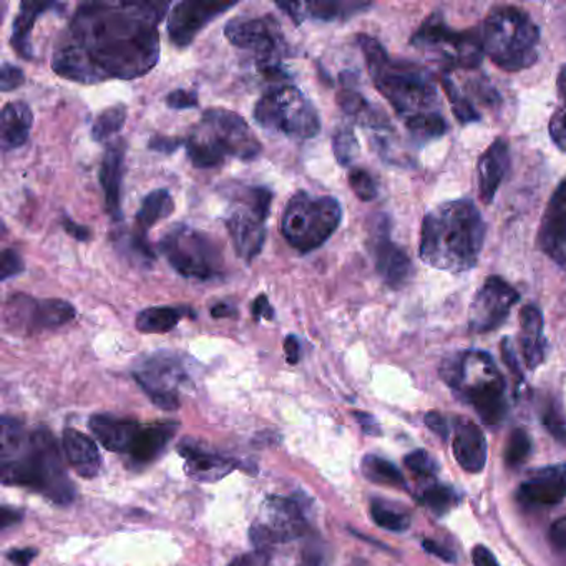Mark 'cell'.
Instances as JSON below:
<instances>
[{
  "label": "cell",
  "instance_id": "6da1fadb",
  "mask_svg": "<svg viewBox=\"0 0 566 566\" xmlns=\"http://www.w3.org/2000/svg\"><path fill=\"white\" fill-rule=\"evenodd\" d=\"M167 2H87L72 15L57 42L52 69L78 84L134 81L160 61V32Z\"/></svg>",
  "mask_w": 566,
  "mask_h": 566
},
{
  "label": "cell",
  "instance_id": "7a4b0ae2",
  "mask_svg": "<svg viewBox=\"0 0 566 566\" xmlns=\"http://www.w3.org/2000/svg\"><path fill=\"white\" fill-rule=\"evenodd\" d=\"M0 472L4 485L28 486L57 505L74 500L75 489L65 472L57 440L48 429L28 432L18 419H2Z\"/></svg>",
  "mask_w": 566,
  "mask_h": 566
},
{
  "label": "cell",
  "instance_id": "3957f363",
  "mask_svg": "<svg viewBox=\"0 0 566 566\" xmlns=\"http://www.w3.org/2000/svg\"><path fill=\"white\" fill-rule=\"evenodd\" d=\"M485 223L472 200L440 203L423 217L420 260L447 273L473 270L482 253Z\"/></svg>",
  "mask_w": 566,
  "mask_h": 566
},
{
  "label": "cell",
  "instance_id": "277c9868",
  "mask_svg": "<svg viewBox=\"0 0 566 566\" xmlns=\"http://www.w3.org/2000/svg\"><path fill=\"white\" fill-rule=\"evenodd\" d=\"M357 44L366 59L374 85L403 122L417 115L439 112V95L429 72L412 62L394 61L379 41L370 35H359Z\"/></svg>",
  "mask_w": 566,
  "mask_h": 566
},
{
  "label": "cell",
  "instance_id": "5b68a950",
  "mask_svg": "<svg viewBox=\"0 0 566 566\" xmlns=\"http://www.w3.org/2000/svg\"><path fill=\"white\" fill-rule=\"evenodd\" d=\"M442 379L472 403L486 426H499L509 412L506 384L495 360L483 350H462L443 360Z\"/></svg>",
  "mask_w": 566,
  "mask_h": 566
},
{
  "label": "cell",
  "instance_id": "8992f818",
  "mask_svg": "<svg viewBox=\"0 0 566 566\" xmlns=\"http://www.w3.org/2000/svg\"><path fill=\"white\" fill-rule=\"evenodd\" d=\"M261 142L243 117L224 108L205 112L187 138V151L195 168L220 167L228 157L250 161L260 157Z\"/></svg>",
  "mask_w": 566,
  "mask_h": 566
},
{
  "label": "cell",
  "instance_id": "52a82bcc",
  "mask_svg": "<svg viewBox=\"0 0 566 566\" xmlns=\"http://www.w3.org/2000/svg\"><path fill=\"white\" fill-rule=\"evenodd\" d=\"M480 41L483 55L502 71L520 72L538 61L539 28L523 9H492L483 22Z\"/></svg>",
  "mask_w": 566,
  "mask_h": 566
},
{
  "label": "cell",
  "instance_id": "ba28073f",
  "mask_svg": "<svg viewBox=\"0 0 566 566\" xmlns=\"http://www.w3.org/2000/svg\"><path fill=\"white\" fill-rule=\"evenodd\" d=\"M343 207L334 197H313L300 191L291 198L281 220V234L300 253L323 247L339 228Z\"/></svg>",
  "mask_w": 566,
  "mask_h": 566
},
{
  "label": "cell",
  "instance_id": "9c48e42d",
  "mask_svg": "<svg viewBox=\"0 0 566 566\" xmlns=\"http://www.w3.org/2000/svg\"><path fill=\"white\" fill-rule=\"evenodd\" d=\"M254 120L264 130L277 132L293 140H311L321 132V118L313 102L293 85L266 92L254 107Z\"/></svg>",
  "mask_w": 566,
  "mask_h": 566
},
{
  "label": "cell",
  "instance_id": "30bf717a",
  "mask_svg": "<svg viewBox=\"0 0 566 566\" xmlns=\"http://www.w3.org/2000/svg\"><path fill=\"white\" fill-rule=\"evenodd\" d=\"M160 253L188 280L210 281L223 273V254L217 241L187 224H177L164 234Z\"/></svg>",
  "mask_w": 566,
  "mask_h": 566
},
{
  "label": "cell",
  "instance_id": "8fae6325",
  "mask_svg": "<svg viewBox=\"0 0 566 566\" xmlns=\"http://www.w3.org/2000/svg\"><path fill=\"white\" fill-rule=\"evenodd\" d=\"M273 193L266 187H240L228 210L227 230L241 260L251 263L266 241V220Z\"/></svg>",
  "mask_w": 566,
  "mask_h": 566
},
{
  "label": "cell",
  "instance_id": "7c38bea8",
  "mask_svg": "<svg viewBox=\"0 0 566 566\" xmlns=\"http://www.w3.org/2000/svg\"><path fill=\"white\" fill-rule=\"evenodd\" d=\"M410 44L422 51L436 52L446 64L455 67L473 69L480 65L483 59L480 32L452 31L440 14L429 15L417 29Z\"/></svg>",
  "mask_w": 566,
  "mask_h": 566
},
{
  "label": "cell",
  "instance_id": "4fadbf2b",
  "mask_svg": "<svg viewBox=\"0 0 566 566\" xmlns=\"http://www.w3.org/2000/svg\"><path fill=\"white\" fill-rule=\"evenodd\" d=\"M224 35L234 48L253 52L261 72L280 74L277 65L286 52V42L273 18L231 19L224 28Z\"/></svg>",
  "mask_w": 566,
  "mask_h": 566
},
{
  "label": "cell",
  "instance_id": "5bb4252c",
  "mask_svg": "<svg viewBox=\"0 0 566 566\" xmlns=\"http://www.w3.org/2000/svg\"><path fill=\"white\" fill-rule=\"evenodd\" d=\"M134 379L151 402L164 410L180 407V390L190 382L184 360L174 353H157L145 357L134 369Z\"/></svg>",
  "mask_w": 566,
  "mask_h": 566
},
{
  "label": "cell",
  "instance_id": "9a60e30c",
  "mask_svg": "<svg viewBox=\"0 0 566 566\" xmlns=\"http://www.w3.org/2000/svg\"><path fill=\"white\" fill-rule=\"evenodd\" d=\"M75 307L64 300H38L24 293L12 294L4 304V324L14 333L38 334L54 331L75 319Z\"/></svg>",
  "mask_w": 566,
  "mask_h": 566
},
{
  "label": "cell",
  "instance_id": "2e32d148",
  "mask_svg": "<svg viewBox=\"0 0 566 566\" xmlns=\"http://www.w3.org/2000/svg\"><path fill=\"white\" fill-rule=\"evenodd\" d=\"M306 532V515L296 500L270 496L264 502L263 520L251 526V542L256 549H268L274 543L291 542Z\"/></svg>",
  "mask_w": 566,
  "mask_h": 566
},
{
  "label": "cell",
  "instance_id": "e0dca14e",
  "mask_svg": "<svg viewBox=\"0 0 566 566\" xmlns=\"http://www.w3.org/2000/svg\"><path fill=\"white\" fill-rule=\"evenodd\" d=\"M518 301L520 294L503 277H486L470 304V331L483 334L499 329Z\"/></svg>",
  "mask_w": 566,
  "mask_h": 566
},
{
  "label": "cell",
  "instance_id": "ac0fdd59",
  "mask_svg": "<svg viewBox=\"0 0 566 566\" xmlns=\"http://www.w3.org/2000/svg\"><path fill=\"white\" fill-rule=\"evenodd\" d=\"M233 8L237 2H180L168 14V38L177 48H188L210 22Z\"/></svg>",
  "mask_w": 566,
  "mask_h": 566
},
{
  "label": "cell",
  "instance_id": "d6986e66",
  "mask_svg": "<svg viewBox=\"0 0 566 566\" xmlns=\"http://www.w3.org/2000/svg\"><path fill=\"white\" fill-rule=\"evenodd\" d=\"M373 258L377 274L392 290L406 286L412 276V261L406 251L390 240L389 221L379 217L373 233Z\"/></svg>",
  "mask_w": 566,
  "mask_h": 566
},
{
  "label": "cell",
  "instance_id": "ffe728a7",
  "mask_svg": "<svg viewBox=\"0 0 566 566\" xmlns=\"http://www.w3.org/2000/svg\"><path fill=\"white\" fill-rule=\"evenodd\" d=\"M566 499V465L543 467L533 470L528 479L520 483L516 502L526 510H543L558 505Z\"/></svg>",
  "mask_w": 566,
  "mask_h": 566
},
{
  "label": "cell",
  "instance_id": "44dd1931",
  "mask_svg": "<svg viewBox=\"0 0 566 566\" xmlns=\"http://www.w3.org/2000/svg\"><path fill=\"white\" fill-rule=\"evenodd\" d=\"M536 240L539 250L566 271V178L546 205Z\"/></svg>",
  "mask_w": 566,
  "mask_h": 566
},
{
  "label": "cell",
  "instance_id": "7402d4cb",
  "mask_svg": "<svg viewBox=\"0 0 566 566\" xmlns=\"http://www.w3.org/2000/svg\"><path fill=\"white\" fill-rule=\"evenodd\" d=\"M127 145L124 138L112 142L102 158L101 185L104 190L105 211L114 221H120L124 217L122 213V188H124Z\"/></svg>",
  "mask_w": 566,
  "mask_h": 566
},
{
  "label": "cell",
  "instance_id": "603a6c76",
  "mask_svg": "<svg viewBox=\"0 0 566 566\" xmlns=\"http://www.w3.org/2000/svg\"><path fill=\"white\" fill-rule=\"evenodd\" d=\"M178 452L185 459L187 475L195 482H218L237 469V460L205 449L200 443L191 442V440H184L178 446Z\"/></svg>",
  "mask_w": 566,
  "mask_h": 566
},
{
  "label": "cell",
  "instance_id": "cb8c5ba5",
  "mask_svg": "<svg viewBox=\"0 0 566 566\" xmlns=\"http://www.w3.org/2000/svg\"><path fill=\"white\" fill-rule=\"evenodd\" d=\"M277 8L286 12L296 24H301L303 21H346V19L370 9V4H367V2H350V0H329V2L319 0V2H304V4H297V2L277 4Z\"/></svg>",
  "mask_w": 566,
  "mask_h": 566
},
{
  "label": "cell",
  "instance_id": "d4e9b609",
  "mask_svg": "<svg viewBox=\"0 0 566 566\" xmlns=\"http://www.w3.org/2000/svg\"><path fill=\"white\" fill-rule=\"evenodd\" d=\"M453 455L465 472L479 473L486 465V439L479 426L459 419L453 432Z\"/></svg>",
  "mask_w": 566,
  "mask_h": 566
},
{
  "label": "cell",
  "instance_id": "484cf974",
  "mask_svg": "<svg viewBox=\"0 0 566 566\" xmlns=\"http://www.w3.org/2000/svg\"><path fill=\"white\" fill-rule=\"evenodd\" d=\"M509 168V142L496 138L479 160V195L483 203H492Z\"/></svg>",
  "mask_w": 566,
  "mask_h": 566
},
{
  "label": "cell",
  "instance_id": "4316f807",
  "mask_svg": "<svg viewBox=\"0 0 566 566\" xmlns=\"http://www.w3.org/2000/svg\"><path fill=\"white\" fill-rule=\"evenodd\" d=\"M520 347L530 370L536 369L545 360V323L542 311L535 304H526L520 310Z\"/></svg>",
  "mask_w": 566,
  "mask_h": 566
},
{
  "label": "cell",
  "instance_id": "83f0119b",
  "mask_svg": "<svg viewBox=\"0 0 566 566\" xmlns=\"http://www.w3.org/2000/svg\"><path fill=\"white\" fill-rule=\"evenodd\" d=\"M91 430L105 449L111 452L128 453L135 436L140 430V423L111 413H98L91 419Z\"/></svg>",
  "mask_w": 566,
  "mask_h": 566
},
{
  "label": "cell",
  "instance_id": "f1b7e54d",
  "mask_svg": "<svg viewBox=\"0 0 566 566\" xmlns=\"http://www.w3.org/2000/svg\"><path fill=\"white\" fill-rule=\"evenodd\" d=\"M34 125V114L25 102H11L6 105L0 117V145L11 151L24 147Z\"/></svg>",
  "mask_w": 566,
  "mask_h": 566
},
{
  "label": "cell",
  "instance_id": "f546056e",
  "mask_svg": "<svg viewBox=\"0 0 566 566\" xmlns=\"http://www.w3.org/2000/svg\"><path fill=\"white\" fill-rule=\"evenodd\" d=\"M177 429L178 423L171 422L154 423V426L147 427L140 426V430H138L134 443L128 450V457H130L134 465L144 467L154 462L164 452L168 442L174 439Z\"/></svg>",
  "mask_w": 566,
  "mask_h": 566
},
{
  "label": "cell",
  "instance_id": "4dcf8cb0",
  "mask_svg": "<svg viewBox=\"0 0 566 566\" xmlns=\"http://www.w3.org/2000/svg\"><path fill=\"white\" fill-rule=\"evenodd\" d=\"M175 210V201L170 191L160 190L151 191L142 201L140 210L135 217V227H137V247L140 248L142 254L151 256L150 248L145 244V238L148 231L158 223V221L167 220Z\"/></svg>",
  "mask_w": 566,
  "mask_h": 566
},
{
  "label": "cell",
  "instance_id": "1f68e13d",
  "mask_svg": "<svg viewBox=\"0 0 566 566\" xmlns=\"http://www.w3.org/2000/svg\"><path fill=\"white\" fill-rule=\"evenodd\" d=\"M64 450L72 469L84 476L95 479L102 469V457L97 446L91 437L75 429H67L64 433Z\"/></svg>",
  "mask_w": 566,
  "mask_h": 566
},
{
  "label": "cell",
  "instance_id": "d6a6232c",
  "mask_svg": "<svg viewBox=\"0 0 566 566\" xmlns=\"http://www.w3.org/2000/svg\"><path fill=\"white\" fill-rule=\"evenodd\" d=\"M57 8L55 2H22L21 11L12 25V48L18 51L25 61L34 59V49H32V31L35 22L44 12Z\"/></svg>",
  "mask_w": 566,
  "mask_h": 566
},
{
  "label": "cell",
  "instance_id": "836d02e7",
  "mask_svg": "<svg viewBox=\"0 0 566 566\" xmlns=\"http://www.w3.org/2000/svg\"><path fill=\"white\" fill-rule=\"evenodd\" d=\"M340 82H343V88H340L339 94H337V104H339L340 111H343L344 114L356 118L360 125L367 128H374V130L389 128L387 117H384L380 112L373 108V105L360 95V92L354 88L353 82L344 81V78Z\"/></svg>",
  "mask_w": 566,
  "mask_h": 566
},
{
  "label": "cell",
  "instance_id": "e575fe53",
  "mask_svg": "<svg viewBox=\"0 0 566 566\" xmlns=\"http://www.w3.org/2000/svg\"><path fill=\"white\" fill-rule=\"evenodd\" d=\"M185 317L195 319L197 314L188 306L147 307L138 313L135 326L144 334H165L174 331Z\"/></svg>",
  "mask_w": 566,
  "mask_h": 566
},
{
  "label": "cell",
  "instance_id": "d590c367",
  "mask_svg": "<svg viewBox=\"0 0 566 566\" xmlns=\"http://www.w3.org/2000/svg\"><path fill=\"white\" fill-rule=\"evenodd\" d=\"M363 473L369 482L379 485L406 489V476L389 460L379 455H366L363 460Z\"/></svg>",
  "mask_w": 566,
  "mask_h": 566
},
{
  "label": "cell",
  "instance_id": "8d00e7d4",
  "mask_svg": "<svg viewBox=\"0 0 566 566\" xmlns=\"http://www.w3.org/2000/svg\"><path fill=\"white\" fill-rule=\"evenodd\" d=\"M370 516L380 528L389 532L402 533L410 526L409 513L386 500L376 499L370 502Z\"/></svg>",
  "mask_w": 566,
  "mask_h": 566
},
{
  "label": "cell",
  "instance_id": "74e56055",
  "mask_svg": "<svg viewBox=\"0 0 566 566\" xmlns=\"http://www.w3.org/2000/svg\"><path fill=\"white\" fill-rule=\"evenodd\" d=\"M128 111L125 105H115L107 108L95 118L94 127H92V138L97 144H105L111 140L114 135L120 134L127 124Z\"/></svg>",
  "mask_w": 566,
  "mask_h": 566
},
{
  "label": "cell",
  "instance_id": "f35d334b",
  "mask_svg": "<svg viewBox=\"0 0 566 566\" xmlns=\"http://www.w3.org/2000/svg\"><path fill=\"white\" fill-rule=\"evenodd\" d=\"M556 92H558V107L549 118V137L556 148L566 154V65H563L556 78Z\"/></svg>",
  "mask_w": 566,
  "mask_h": 566
},
{
  "label": "cell",
  "instance_id": "ab89813d",
  "mask_svg": "<svg viewBox=\"0 0 566 566\" xmlns=\"http://www.w3.org/2000/svg\"><path fill=\"white\" fill-rule=\"evenodd\" d=\"M406 127L416 140L430 142L446 135L447 122L440 115V112H433V114L417 115V117L409 118V120H406Z\"/></svg>",
  "mask_w": 566,
  "mask_h": 566
},
{
  "label": "cell",
  "instance_id": "60d3db41",
  "mask_svg": "<svg viewBox=\"0 0 566 566\" xmlns=\"http://www.w3.org/2000/svg\"><path fill=\"white\" fill-rule=\"evenodd\" d=\"M419 502L436 515L442 516L449 513L459 503V495L452 486L443 483H432L420 493Z\"/></svg>",
  "mask_w": 566,
  "mask_h": 566
},
{
  "label": "cell",
  "instance_id": "b9f144b4",
  "mask_svg": "<svg viewBox=\"0 0 566 566\" xmlns=\"http://www.w3.org/2000/svg\"><path fill=\"white\" fill-rule=\"evenodd\" d=\"M440 82H442L443 91H446L447 98H449L450 105H452V112L457 120L462 122V124L480 122L479 112L475 111L472 102L465 95L460 94L457 85L447 77H443Z\"/></svg>",
  "mask_w": 566,
  "mask_h": 566
},
{
  "label": "cell",
  "instance_id": "7bdbcfd3",
  "mask_svg": "<svg viewBox=\"0 0 566 566\" xmlns=\"http://www.w3.org/2000/svg\"><path fill=\"white\" fill-rule=\"evenodd\" d=\"M333 151L340 167H350L359 157V142L353 128L343 127L334 134Z\"/></svg>",
  "mask_w": 566,
  "mask_h": 566
},
{
  "label": "cell",
  "instance_id": "ee69618b",
  "mask_svg": "<svg viewBox=\"0 0 566 566\" xmlns=\"http://www.w3.org/2000/svg\"><path fill=\"white\" fill-rule=\"evenodd\" d=\"M530 453H532V439L528 432L523 429L513 430L505 447L506 465L510 469H518L528 460Z\"/></svg>",
  "mask_w": 566,
  "mask_h": 566
},
{
  "label": "cell",
  "instance_id": "f6af8a7d",
  "mask_svg": "<svg viewBox=\"0 0 566 566\" xmlns=\"http://www.w3.org/2000/svg\"><path fill=\"white\" fill-rule=\"evenodd\" d=\"M350 190L354 191L360 201H373L376 200L377 190L376 181H374L373 175L369 171L363 170V168H353L349 174Z\"/></svg>",
  "mask_w": 566,
  "mask_h": 566
},
{
  "label": "cell",
  "instance_id": "bcb514c9",
  "mask_svg": "<svg viewBox=\"0 0 566 566\" xmlns=\"http://www.w3.org/2000/svg\"><path fill=\"white\" fill-rule=\"evenodd\" d=\"M403 462H406V467L410 472L423 476V479H433L437 472H439V463L426 450H413L412 453H409L403 459Z\"/></svg>",
  "mask_w": 566,
  "mask_h": 566
},
{
  "label": "cell",
  "instance_id": "7dc6e473",
  "mask_svg": "<svg viewBox=\"0 0 566 566\" xmlns=\"http://www.w3.org/2000/svg\"><path fill=\"white\" fill-rule=\"evenodd\" d=\"M25 263L21 254L14 250H4L2 260H0V280L8 281L11 277L24 273Z\"/></svg>",
  "mask_w": 566,
  "mask_h": 566
},
{
  "label": "cell",
  "instance_id": "c3c4849f",
  "mask_svg": "<svg viewBox=\"0 0 566 566\" xmlns=\"http://www.w3.org/2000/svg\"><path fill=\"white\" fill-rule=\"evenodd\" d=\"M543 423H545L548 432L552 433L558 442L566 443V423L565 420H563L562 413H559L555 407H546L545 412H543Z\"/></svg>",
  "mask_w": 566,
  "mask_h": 566
},
{
  "label": "cell",
  "instance_id": "681fc988",
  "mask_svg": "<svg viewBox=\"0 0 566 566\" xmlns=\"http://www.w3.org/2000/svg\"><path fill=\"white\" fill-rule=\"evenodd\" d=\"M24 84V71L6 62V64L2 65V84H0V91L4 92V94H8V92L18 91V88L22 87Z\"/></svg>",
  "mask_w": 566,
  "mask_h": 566
},
{
  "label": "cell",
  "instance_id": "f907efd6",
  "mask_svg": "<svg viewBox=\"0 0 566 566\" xmlns=\"http://www.w3.org/2000/svg\"><path fill=\"white\" fill-rule=\"evenodd\" d=\"M167 105L175 111H185V108H197L200 101H198L197 92L190 91H175L168 94Z\"/></svg>",
  "mask_w": 566,
  "mask_h": 566
},
{
  "label": "cell",
  "instance_id": "816d5d0a",
  "mask_svg": "<svg viewBox=\"0 0 566 566\" xmlns=\"http://www.w3.org/2000/svg\"><path fill=\"white\" fill-rule=\"evenodd\" d=\"M270 565V549H254L237 556L228 566H268Z\"/></svg>",
  "mask_w": 566,
  "mask_h": 566
},
{
  "label": "cell",
  "instance_id": "f5cc1de1",
  "mask_svg": "<svg viewBox=\"0 0 566 566\" xmlns=\"http://www.w3.org/2000/svg\"><path fill=\"white\" fill-rule=\"evenodd\" d=\"M148 147H150V150L170 155L181 147V140H178V138L164 137V135H154V137H151L150 144H148Z\"/></svg>",
  "mask_w": 566,
  "mask_h": 566
},
{
  "label": "cell",
  "instance_id": "db71d44e",
  "mask_svg": "<svg viewBox=\"0 0 566 566\" xmlns=\"http://www.w3.org/2000/svg\"><path fill=\"white\" fill-rule=\"evenodd\" d=\"M251 314H253L254 319H273L274 310L270 304V300H268L266 294H260V296L254 300V303L251 304Z\"/></svg>",
  "mask_w": 566,
  "mask_h": 566
},
{
  "label": "cell",
  "instance_id": "11a10c76",
  "mask_svg": "<svg viewBox=\"0 0 566 566\" xmlns=\"http://www.w3.org/2000/svg\"><path fill=\"white\" fill-rule=\"evenodd\" d=\"M549 542L555 548L565 549L566 552V516L556 520L549 528Z\"/></svg>",
  "mask_w": 566,
  "mask_h": 566
},
{
  "label": "cell",
  "instance_id": "9f6ffc18",
  "mask_svg": "<svg viewBox=\"0 0 566 566\" xmlns=\"http://www.w3.org/2000/svg\"><path fill=\"white\" fill-rule=\"evenodd\" d=\"M422 545L430 555H436L437 558L443 559V562H457L455 553H453L452 549L447 548V546L440 545L436 539H426Z\"/></svg>",
  "mask_w": 566,
  "mask_h": 566
},
{
  "label": "cell",
  "instance_id": "6f0895ef",
  "mask_svg": "<svg viewBox=\"0 0 566 566\" xmlns=\"http://www.w3.org/2000/svg\"><path fill=\"white\" fill-rule=\"evenodd\" d=\"M426 423L432 432L439 433L442 439H447L449 436V427H447L446 417L439 412H429L426 416Z\"/></svg>",
  "mask_w": 566,
  "mask_h": 566
},
{
  "label": "cell",
  "instance_id": "680465c9",
  "mask_svg": "<svg viewBox=\"0 0 566 566\" xmlns=\"http://www.w3.org/2000/svg\"><path fill=\"white\" fill-rule=\"evenodd\" d=\"M35 556H38V549L34 548L11 549V552L8 553V558L11 559L15 566H29Z\"/></svg>",
  "mask_w": 566,
  "mask_h": 566
},
{
  "label": "cell",
  "instance_id": "91938a15",
  "mask_svg": "<svg viewBox=\"0 0 566 566\" xmlns=\"http://www.w3.org/2000/svg\"><path fill=\"white\" fill-rule=\"evenodd\" d=\"M472 558L475 566H500L495 556L486 546H475L472 552Z\"/></svg>",
  "mask_w": 566,
  "mask_h": 566
},
{
  "label": "cell",
  "instance_id": "94428289",
  "mask_svg": "<svg viewBox=\"0 0 566 566\" xmlns=\"http://www.w3.org/2000/svg\"><path fill=\"white\" fill-rule=\"evenodd\" d=\"M64 228L71 237H74L77 241H88L92 238V231L87 227L75 223L71 218H64Z\"/></svg>",
  "mask_w": 566,
  "mask_h": 566
},
{
  "label": "cell",
  "instance_id": "6125c7cd",
  "mask_svg": "<svg viewBox=\"0 0 566 566\" xmlns=\"http://www.w3.org/2000/svg\"><path fill=\"white\" fill-rule=\"evenodd\" d=\"M284 353H286V359L290 364L300 363L301 356V344L296 336H287L284 340Z\"/></svg>",
  "mask_w": 566,
  "mask_h": 566
},
{
  "label": "cell",
  "instance_id": "be15d7a7",
  "mask_svg": "<svg viewBox=\"0 0 566 566\" xmlns=\"http://www.w3.org/2000/svg\"><path fill=\"white\" fill-rule=\"evenodd\" d=\"M22 512L19 510L9 509V506H4L2 509V515H0V525L2 528H9V526L15 525V523L21 522Z\"/></svg>",
  "mask_w": 566,
  "mask_h": 566
},
{
  "label": "cell",
  "instance_id": "e7e4bbea",
  "mask_svg": "<svg viewBox=\"0 0 566 566\" xmlns=\"http://www.w3.org/2000/svg\"><path fill=\"white\" fill-rule=\"evenodd\" d=\"M304 566H324V552H321L319 546H313L304 552Z\"/></svg>",
  "mask_w": 566,
  "mask_h": 566
},
{
  "label": "cell",
  "instance_id": "03108f58",
  "mask_svg": "<svg viewBox=\"0 0 566 566\" xmlns=\"http://www.w3.org/2000/svg\"><path fill=\"white\" fill-rule=\"evenodd\" d=\"M354 416H356L357 420H359L360 426H363L364 432L374 433V436H377V433H379V426H377L376 419H374L373 416H369V413L364 412H354Z\"/></svg>",
  "mask_w": 566,
  "mask_h": 566
},
{
  "label": "cell",
  "instance_id": "003e7915",
  "mask_svg": "<svg viewBox=\"0 0 566 566\" xmlns=\"http://www.w3.org/2000/svg\"><path fill=\"white\" fill-rule=\"evenodd\" d=\"M211 316L218 317V319H220V317L237 316V311L228 306V304H217V306H213V310H211Z\"/></svg>",
  "mask_w": 566,
  "mask_h": 566
}]
</instances>
